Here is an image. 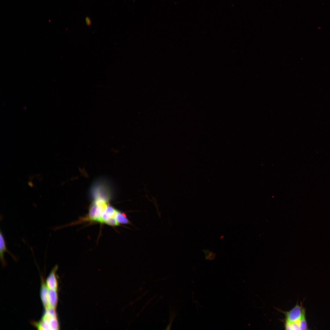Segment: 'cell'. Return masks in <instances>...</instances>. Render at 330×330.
Wrapping results in <instances>:
<instances>
[{
    "mask_svg": "<svg viewBox=\"0 0 330 330\" xmlns=\"http://www.w3.org/2000/svg\"><path fill=\"white\" fill-rule=\"evenodd\" d=\"M91 194L94 200H102L108 202L111 196L109 188L105 184L97 182L95 183L91 189Z\"/></svg>",
    "mask_w": 330,
    "mask_h": 330,
    "instance_id": "obj_1",
    "label": "cell"
},
{
    "mask_svg": "<svg viewBox=\"0 0 330 330\" xmlns=\"http://www.w3.org/2000/svg\"><path fill=\"white\" fill-rule=\"evenodd\" d=\"M305 309L297 304L289 311L284 312L285 321L293 322L298 321L301 317Z\"/></svg>",
    "mask_w": 330,
    "mask_h": 330,
    "instance_id": "obj_2",
    "label": "cell"
},
{
    "mask_svg": "<svg viewBox=\"0 0 330 330\" xmlns=\"http://www.w3.org/2000/svg\"><path fill=\"white\" fill-rule=\"evenodd\" d=\"M58 268V266L55 265L46 279V283L49 289L57 290L58 289V282L56 274Z\"/></svg>",
    "mask_w": 330,
    "mask_h": 330,
    "instance_id": "obj_3",
    "label": "cell"
},
{
    "mask_svg": "<svg viewBox=\"0 0 330 330\" xmlns=\"http://www.w3.org/2000/svg\"><path fill=\"white\" fill-rule=\"evenodd\" d=\"M49 289L43 277L41 278L40 295L41 301L45 310L49 308L48 302Z\"/></svg>",
    "mask_w": 330,
    "mask_h": 330,
    "instance_id": "obj_4",
    "label": "cell"
},
{
    "mask_svg": "<svg viewBox=\"0 0 330 330\" xmlns=\"http://www.w3.org/2000/svg\"><path fill=\"white\" fill-rule=\"evenodd\" d=\"M0 260L2 263L3 266H5L6 265V262L5 260L4 257V253L6 252H8L9 254L12 257L14 258L15 259V257L11 254L7 249L6 244V242L3 235V234L1 232H0Z\"/></svg>",
    "mask_w": 330,
    "mask_h": 330,
    "instance_id": "obj_5",
    "label": "cell"
},
{
    "mask_svg": "<svg viewBox=\"0 0 330 330\" xmlns=\"http://www.w3.org/2000/svg\"><path fill=\"white\" fill-rule=\"evenodd\" d=\"M58 301L57 290L50 289L48 292V302L49 307L56 309Z\"/></svg>",
    "mask_w": 330,
    "mask_h": 330,
    "instance_id": "obj_6",
    "label": "cell"
},
{
    "mask_svg": "<svg viewBox=\"0 0 330 330\" xmlns=\"http://www.w3.org/2000/svg\"><path fill=\"white\" fill-rule=\"evenodd\" d=\"M97 205L96 202L93 201L91 204L88 213V220L94 221L97 213Z\"/></svg>",
    "mask_w": 330,
    "mask_h": 330,
    "instance_id": "obj_7",
    "label": "cell"
},
{
    "mask_svg": "<svg viewBox=\"0 0 330 330\" xmlns=\"http://www.w3.org/2000/svg\"><path fill=\"white\" fill-rule=\"evenodd\" d=\"M115 217L119 223L122 224L130 223V221L125 214L117 210Z\"/></svg>",
    "mask_w": 330,
    "mask_h": 330,
    "instance_id": "obj_8",
    "label": "cell"
},
{
    "mask_svg": "<svg viewBox=\"0 0 330 330\" xmlns=\"http://www.w3.org/2000/svg\"><path fill=\"white\" fill-rule=\"evenodd\" d=\"M300 330H307L308 326L306 317V312L304 310L302 316L299 320Z\"/></svg>",
    "mask_w": 330,
    "mask_h": 330,
    "instance_id": "obj_9",
    "label": "cell"
},
{
    "mask_svg": "<svg viewBox=\"0 0 330 330\" xmlns=\"http://www.w3.org/2000/svg\"><path fill=\"white\" fill-rule=\"evenodd\" d=\"M117 210L112 206L108 204L104 212L110 218L115 217Z\"/></svg>",
    "mask_w": 330,
    "mask_h": 330,
    "instance_id": "obj_10",
    "label": "cell"
},
{
    "mask_svg": "<svg viewBox=\"0 0 330 330\" xmlns=\"http://www.w3.org/2000/svg\"><path fill=\"white\" fill-rule=\"evenodd\" d=\"M105 223L106 224L112 226H117L119 225V224L115 218L111 217L106 221Z\"/></svg>",
    "mask_w": 330,
    "mask_h": 330,
    "instance_id": "obj_11",
    "label": "cell"
}]
</instances>
